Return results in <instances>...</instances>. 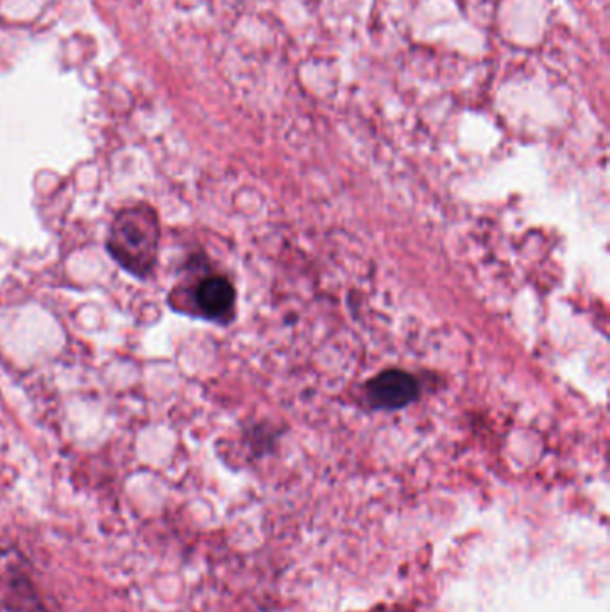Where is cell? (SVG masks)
<instances>
[{"label":"cell","mask_w":610,"mask_h":612,"mask_svg":"<svg viewBox=\"0 0 610 612\" xmlns=\"http://www.w3.org/2000/svg\"><path fill=\"white\" fill-rule=\"evenodd\" d=\"M371 396L382 407H405L416 399L417 382L403 371H387L370 385Z\"/></svg>","instance_id":"3957f363"},{"label":"cell","mask_w":610,"mask_h":612,"mask_svg":"<svg viewBox=\"0 0 610 612\" xmlns=\"http://www.w3.org/2000/svg\"><path fill=\"white\" fill-rule=\"evenodd\" d=\"M195 307L210 319H223L232 312L235 290L223 276H208L194 290Z\"/></svg>","instance_id":"7a4b0ae2"},{"label":"cell","mask_w":610,"mask_h":612,"mask_svg":"<svg viewBox=\"0 0 610 612\" xmlns=\"http://www.w3.org/2000/svg\"><path fill=\"white\" fill-rule=\"evenodd\" d=\"M158 249L160 223L151 206H129L115 217L109 229L108 251L126 271L147 278L157 266Z\"/></svg>","instance_id":"6da1fadb"}]
</instances>
